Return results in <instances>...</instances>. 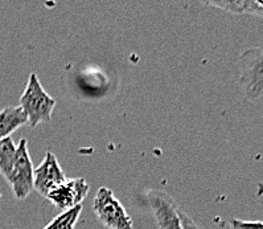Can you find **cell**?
Wrapping results in <instances>:
<instances>
[{"instance_id": "6da1fadb", "label": "cell", "mask_w": 263, "mask_h": 229, "mask_svg": "<svg viewBox=\"0 0 263 229\" xmlns=\"http://www.w3.org/2000/svg\"><path fill=\"white\" fill-rule=\"evenodd\" d=\"M54 106L56 101L44 90L37 76L32 73L20 98V109L28 119L29 125L36 127L39 124L49 122Z\"/></svg>"}, {"instance_id": "7a4b0ae2", "label": "cell", "mask_w": 263, "mask_h": 229, "mask_svg": "<svg viewBox=\"0 0 263 229\" xmlns=\"http://www.w3.org/2000/svg\"><path fill=\"white\" fill-rule=\"evenodd\" d=\"M239 86L248 101L263 98V45L251 47L239 56Z\"/></svg>"}, {"instance_id": "3957f363", "label": "cell", "mask_w": 263, "mask_h": 229, "mask_svg": "<svg viewBox=\"0 0 263 229\" xmlns=\"http://www.w3.org/2000/svg\"><path fill=\"white\" fill-rule=\"evenodd\" d=\"M93 209L99 223L108 229H133V220L111 189L102 187L97 192Z\"/></svg>"}, {"instance_id": "277c9868", "label": "cell", "mask_w": 263, "mask_h": 229, "mask_svg": "<svg viewBox=\"0 0 263 229\" xmlns=\"http://www.w3.org/2000/svg\"><path fill=\"white\" fill-rule=\"evenodd\" d=\"M33 170L28 152V143L27 139H22L17 145L15 163L8 182L17 200H24L33 191Z\"/></svg>"}, {"instance_id": "5b68a950", "label": "cell", "mask_w": 263, "mask_h": 229, "mask_svg": "<svg viewBox=\"0 0 263 229\" xmlns=\"http://www.w3.org/2000/svg\"><path fill=\"white\" fill-rule=\"evenodd\" d=\"M89 184L85 179H68L48 193L45 198L61 212L71 209L82 204L89 193Z\"/></svg>"}, {"instance_id": "8992f818", "label": "cell", "mask_w": 263, "mask_h": 229, "mask_svg": "<svg viewBox=\"0 0 263 229\" xmlns=\"http://www.w3.org/2000/svg\"><path fill=\"white\" fill-rule=\"evenodd\" d=\"M147 199L160 229H183L179 216L180 209L168 193L154 189L147 193Z\"/></svg>"}, {"instance_id": "52a82bcc", "label": "cell", "mask_w": 263, "mask_h": 229, "mask_svg": "<svg viewBox=\"0 0 263 229\" xmlns=\"http://www.w3.org/2000/svg\"><path fill=\"white\" fill-rule=\"evenodd\" d=\"M65 180V173L60 167L56 156L48 151L43 163L33 170V189L45 198L52 189L56 188Z\"/></svg>"}, {"instance_id": "ba28073f", "label": "cell", "mask_w": 263, "mask_h": 229, "mask_svg": "<svg viewBox=\"0 0 263 229\" xmlns=\"http://www.w3.org/2000/svg\"><path fill=\"white\" fill-rule=\"evenodd\" d=\"M205 6L220 8L230 13H246L263 17V0H218V2H205Z\"/></svg>"}, {"instance_id": "9c48e42d", "label": "cell", "mask_w": 263, "mask_h": 229, "mask_svg": "<svg viewBox=\"0 0 263 229\" xmlns=\"http://www.w3.org/2000/svg\"><path fill=\"white\" fill-rule=\"evenodd\" d=\"M28 122L23 110L15 106H7L0 110V140L11 136L13 131Z\"/></svg>"}, {"instance_id": "30bf717a", "label": "cell", "mask_w": 263, "mask_h": 229, "mask_svg": "<svg viewBox=\"0 0 263 229\" xmlns=\"http://www.w3.org/2000/svg\"><path fill=\"white\" fill-rule=\"evenodd\" d=\"M16 151H17V146L15 145L11 136L0 140V173L3 175L7 182H10L11 173H12Z\"/></svg>"}, {"instance_id": "8fae6325", "label": "cell", "mask_w": 263, "mask_h": 229, "mask_svg": "<svg viewBox=\"0 0 263 229\" xmlns=\"http://www.w3.org/2000/svg\"><path fill=\"white\" fill-rule=\"evenodd\" d=\"M81 212H82V204L71 208L66 212H61L44 229H74Z\"/></svg>"}, {"instance_id": "7c38bea8", "label": "cell", "mask_w": 263, "mask_h": 229, "mask_svg": "<svg viewBox=\"0 0 263 229\" xmlns=\"http://www.w3.org/2000/svg\"><path fill=\"white\" fill-rule=\"evenodd\" d=\"M230 229H263V221L232 219L230 220Z\"/></svg>"}, {"instance_id": "4fadbf2b", "label": "cell", "mask_w": 263, "mask_h": 229, "mask_svg": "<svg viewBox=\"0 0 263 229\" xmlns=\"http://www.w3.org/2000/svg\"><path fill=\"white\" fill-rule=\"evenodd\" d=\"M179 216H180V221H181V225H183V229H200L197 225H196L195 221H193L188 215L184 214L183 210H179Z\"/></svg>"}]
</instances>
